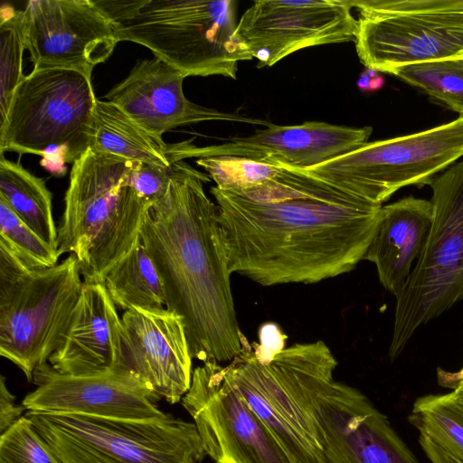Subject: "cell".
I'll list each match as a JSON object with an SVG mask.
<instances>
[{"label":"cell","mask_w":463,"mask_h":463,"mask_svg":"<svg viewBox=\"0 0 463 463\" xmlns=\"http://www.w3.org/2000/svg\"><path fill=\"white\" fill-rule=\"evenodd\" d=\"M432 222L430 201L404 197L382 206L364 260L372 262L382 286L396 297L424 247Z\"/></svg>","instance_id":"44dd1931"},{"label":"cell","mask_w":463,"mask_h":463,"mask_svg":"<svg viewBox=\"0 0 463 463\" xmlns=\"http://www.w3.org/2000/svg\"><path fill=\"white\" fill-rule=\"evenodd\" d=\"M122 331L104 283L83 281L63 341L48 362L58 373L72 376L122 370Z\"/></svg>","instance_id":"ffe728a7"},{"label":"cell","mask_w":463,"mask_h":463,"mask_svg":"<svg viewBox=\"0 0 463 463\" xmlns=\"http://www.w3.org/2000/svg\"><path fill=\"white\" fill-rule=\"evenodd\" d=\"M181 402L215 463H294L243 399L225 365L209 361L194 369Z\"/></svg>","instance_id":"7c38bea8"},{"label":"cell","mask_w":463,"mask_h":463,"mask_svg":"<svg viewBox=\"0 0 463 463\" xmlns=\"http://www.w3.org/2000/svg\"><path fill=\"white\" fill-rule=\"evenodd\" d=\"M0 246L6 248L33 269L56 266L61 254L28 225L0 197Z\"/></svg>","instance_id":"83f0119b"},{"label":"cell","mask_w":463,"mask_h":463,"mask_svg":"<svg viewBox=\"0 0 463 463\" xmlns=\"http://www.w3.org/2000/svg\"><path fill=\"white\" fill-rule=\"evenodd\" d=\"M432 222L424 247L395 297L392 360L415 332L463 299V159L429 184Z\"/></svg>","instance_id":"9c48e42d"},{"label":"cell","mask_w":463,"mask_h":463,"mask_svg":"<svg viewBox=\"0 0 463 463\" xmlns=\"http://www.w3.org/2000/svg\"><path fill=\"white\" fill-rule=\"evenodd\" d=\"M231 274L264 287L314 284L364 260L383 205L350 194L254 202L216 186Z\"/></svg>","instance_id":"6da1fadb"},{"label":"cell","mask_w":463,"mask_h":463,"mask_svg":"<svg viewBox=\"0 0 463 463\" xmlns=\"http://www.w3.org/2000/svg\"><path fill=\"white\" fill-rule=\"evenodd\" d=\"M337 360L322 340L277 349L244 348L228 375L294 463H326L317 402L335 381Z\"/></svg>","instance_id":"3957f363"},{"label":"cell","mask_w":463,"mask_h":463,"mask_svg":"<svg viewBox=\"0 0 463 463\" xmlns=\"http://www.w3.org/2000/svg\"><path fill=\"white\" fill-rule=\"evenodd\" d=\"M103 283L118 309H159L165 305L157 270L140 241L105 275Z\"/></svg>","instance_id":"cb8c5ba5"},{"label":"cell","mask_w":463,"mask_h":463,"mask_svg":"<svg viewBox=\"0 0 463 463\" xmlns=\"http://www.w3.org/2000/svg\"><path fill=\"white\" fill-rule=\"evenodd\" d=\"M349 0H259L243 13L235 33L258 67H270L299 50L354 42L358 22Z\"/></svg>","instance_id":"4fadbf2b"},{"label":"cell","mask_w":463,"mask_h":463,"mask_svg":"<svg viewBox=\"0 0 463 463\" xmlns=\"http://www.w3.org/2000/svg\"><path fill=\"white\" fill-rule=\"evenodd\" d=\"M173 173L174 163L168 167L139 163L133 171L131 184L141 198L153 205L165 195Z\"/></svg>","instance_id":"4dcf8cb0"},{"label":"cell","mask_w":463,"mask_h":463,"mask_svg":"<svg viewBox=\"0 0 463 463\" xmlns=\"http://www.w3.org/2000/svg\"><path fill=\"white\" fill-rule=\"evenodd\" d=\"M90 148L151 165L168 167L173 164L161 137L146 130L108 100L97 99Z\"/></svg>","instance_id":"7402d4cb"},{"label":"cell","mask_w":463,"mask_h":463,"mask_svg":"<svg viewBox=\"0 0 463 463\" xmlns=\"http://www.w3.org/2000/svg\"><path fill=\"white\" fill-rule=\"evenodd\" d=\"M462 156L463 117H458L417 133L367 142L301 170L345 194L383 205L404 186L430 184Z\"/></svg>","instance_id":"30bf717a"},{"label":"cell","mask_w":463,"mask_h":463,"mask_svg":"<svg viewBox=\"0 0 463 463\" xmlns=\"http://www.w3.org/2000/svg\"><path fill=\"white\" fill-rule=\"evenodd\" d=\"M216 187L235 194L267 184L275 178L281 166L276 164L237 156H211L196 159Z\"/></svg>","instance_id":"f1b7e54d"},{"label":"cell","mask_w":463,"mask_h":463,"mask_svg":"<svg viewBox=\"0 0 463 463\" xmlns=\"http://www.w3.org/2000/svg\"><path fill=\"white\" fill-rule=\"evenodd\" d=\"M0 463H63L24 415L0 434Z\"/></svg>","instance_id":"f546056e"},{"label":"cell","mask_w":463,"mask_h":463,"mask_svg":"<svg viewBox=\"0 0 463 463\" xmlns=\"http://www.w3.org/2000/svg\"><path fill=\"white\" fill-rule=\"evenodd\" d=\"M0 197L17 216L58 250V228L52 214V195L45 181L19 162L0 157Z\"/></svg>","instance_id":"603a6c76"},{"label":"cell","mask_w":463,"mask_h":463,"mask_svg":"<svg viewBox=\"0 0 463 463\" xmlns=\"http://www.w3.org/2000/svg\"><path fill=\"white\" fill-rule=\"evenodd\" d=\"M463 117V59H443L402 66L392 71Z\"/></svg>","instance_id":"484cf974"},{"label":"cell","mask_w":463,"mask_h":463,"mask_svg":"<svg viewBox=\"0 0 463 463\" xmlns=\"http://www.w3.org/2000/svg\"><path fill=\"white\" fill-rule=\"evenodd\" d=\"M186 77L156 58L138 61L128 75L105 95L153 135L203 121L222 120L269 126L264 120L199 106L184 93Z\"/></svg>","instance_id":"d6986e66"},{"label":"cell","mask_w":463,"mask_h":463,"mask_svg":"<svg viewBox=\"0 0 463 463\" xmlns=\"http://www.w3.org/2000/svg\"><path fill=\"white\" fill-rule=\"evenodd\" d=\"M141 162L89 147L73 164L58 227V251L72 254L85 282L105 275L140 241L152 206L131 184Z\"/></svg>","instance_id":"277c9868"},{"label":"cell","mask_w":463,"mask_h":463,"mask_svg":"<svg viewBox=\"0 0 463 463\" xmlns=\"http://www.w3.org/2000/svg\"><path fill=\"white\" fill-rule=\"evenodd\" d=\"M209 175L174 163L165 195L147 212L140 240L161 279L166 308L185 326L193 358L232 362L250 344L240 329L218 208Z\"/></svg>","instance_id":"7a4b0ae2"},{"label":"cell","mask_w":463,"mask_h":463,"mask_svg":"<svg viewBox=\"0 0 463 463\" xmlns=\"http://www.w3.org/2000/svg\"><path fill=\"white\" fill-rule=\"evenodd\" d=\"M122 321L121 368L174 404L188 392L192 354L183 318L167 308L133 307Z\"/></svg>","instance_id":"ac0fdd59"},{"label":"cell","mask_w":463,"mask_h":463,"mask_svg":"<svg viewBox=\"0 0 463 463\" xmlns=\"http://www.w3.org/2000/svg\"><path fill=\"white\" fill-rule=\"evenodd\" d=\"M23 23L33 69L64 68L91 76L119 42L111 20L90 0H30Z\"/></svg>","instance_id":"5bb4252c"},{"label":"cell","mask_w":463,"mask_h":463,"mask_svg":"<svg viewBox=\"0 0 463 463\" xmlns=\"http://www.w3.org/2000/svg\"><path fill=\"white\" fill-rule=\"evenodd\" d=\"M25 408L15 403L14 395L9 391L6 385V379L4 375L0 377V434L8 430L24 415Z\"/></svg>","instance_id":"1f68e13d"},{"label":"cell","mask_w":463,"mask_h":463,"mask_svg":"<svg viewBox=\"0 0 463 463\" xmlns=\"http://www.w3.org/2000/svg\"><path fill=\"white\" fill-rule=\"evenodd\" d=\"M0 123L4 121L16 87L24 80L25 48L23 10L2 6L0 19Z\"/></svg>","instance_id":"4316f807"},{"label":"cell","mask_w":463,"mask_h":463,"mask_svg":"<svg viewBox=\"0 0 463 463\" xmlns=\"http://www.w3.org/2000/svg\"><path fill=\"white\" fill-rule=\"evenodd\" d=\"M437 380L440 386L453 389L458 383H463V367L457 372L438 368Z\"/></svg>","instance_id":"d6a6232c"},{"label":"cell","mask_w":463,"mask_h":463,"mask_svg":"<svg viewBox=\"0 0 463 463\" xmlns=\"http://www.w3.org/2000/svg\"><path fill=\"white\" fill-rule=\"evenodd\" d=\"M461 59H463V55L459 56Z\"/></svg>","instance_id":"836d02e7"},{"label":"cell","mask_w":463,"mask_h":463,"mask_svg":"<svg viewBox=\"0 0 463 463\" xmlns=\"http://www.w3.org/2000/svg\"><path fill=\"white\" fill-rule=\"evenodd\" d=\"M317 416L326 463H419L387 416L351 385L335 380Z\"/></svg>","instance_id":"e0dca14e"},{"label":"cell","mask_w":463,"mask_h":463,"mask_svg":"<svg viewBox=\"0 0 463 463\" xmlns=\"http://www.w3.org/2000/svg\"><path fill=\"white\" fill-rule=\"evenodd\" d=\"M359 12L360 61L391 74L397 68L463 55V0H349Z\"/></svg>","instance_id":"8fae6325"},{"label":"cell","mask_w":463,"mask_h":463,"mask_svg":"<svg viewBox=\"0 0 463 463\" xmlns=\"http://www.w3.org/2000/svg\"><path fill=\"white\" fill-rule=\"evenodd\" d=\"M91 76L71 69H33L16 87L0 123V153L41 156L62 175L90 147L97 102Z\"/></svg>","instance_id":"8992f818"},{"label":"cell","mask_w":463,"mask_h":463,"mask_svg":"<svg viewBox=\"0 0 463 463\" xmlns=\"http://www.w3.org/2000/svg\"><path fill=\"white\" fill-rule=\"evenodd\" d=\"M95 2L111 20L119 42L146 47L185 77L235 80L239 62L253 59L235 33L233 0Z\"/></svg>","instance_id":"5b68a950"},{"label":"cell","mask_w":463,"mask_h":463,"mask_svg":"<svg viewBox=\"0 0 463 463\" xmlns=\"http://www.w3.org/2000/svg\"><path fill=\"white\" fill-rule=\"evenodd\" d=\"M371 127L354 128L322 121L267 128L222 144L196 146L192 139L167 144L172 163L184 158L237 156L307 169L368 142Z\"/></svg>","instance_id":"9a60e30c"},{"label":"cell","mask_w":463,"mask_h":463,"mask_svg":"<svg viewBox=\"0 0 463 463\" xmlns=\"http://www.w3.org/2000/svg\"><path fill=\"white\" fill-rule=\"evenodd\" d=\"M33 382L36 388L22 402L27 411L126 420L166 415L157 406L160 397L128 371L72 376L60 373L45 363L34 370Z\"/></svg>","instance_id":"2e32d148"},{"label":"cell","mask_w":463,"mask_h":463,"mask_svg":"<svg viewBox=\"0 0 463 463\" xmlns=\"http://www.w3.org/2000/svg\"><path fill=\"white\" fill-rule=\"evenodd\" d=\"M82 285L72 254L33 269L0 246V354L28 382L62 343Z\"/></svg>","instance_id":"52a82bcc"},{"label":"cell","mask_w":463,"mask_h":463,"mask_svg":"<svg viewBox=\"0 0 463 463\" xmlns=\"http://www.w3.org/2000/svg\"><path fill=\"white\" fill-rule=\"evenodd\" d=\"M408 420L419 435L463 463V383L448 393L417 398Z\"/></svg>","instance_id":"d4e9b609"},{"label":"cell","mask_w":463,"mask_h":463,"mask_svg":"<svg viewBox=\"0 0 463 463\" xmlns=\"http://www.w3.org/2000/svg\"><path fill=\"white\" fill-rule=\"evenodd\" d=\"M24 415L63 463H199L206 456L195 424L169 414L146 420Z\"/></svg>","instance_id":"ba28073f"}]
</instances>
